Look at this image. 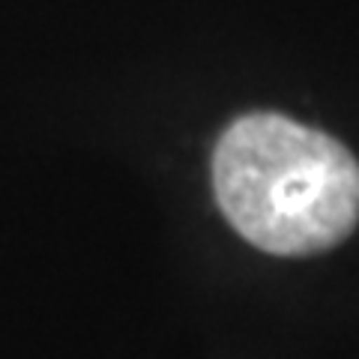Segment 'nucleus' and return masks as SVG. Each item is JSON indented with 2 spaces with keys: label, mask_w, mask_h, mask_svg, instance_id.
<instances>
[{
  "label": "nucleus",
  "mask_w": 359,
  "mask_h": 359,
  "mask_svg": "<svg viewBox=\"0 0 359 359\" xmlns=\"http://www.w3.org/2000/svg\"><path fill=\"white\" fill-rule=\"evenodd\" d=\"M212 189L233 231L269 255L327 252L359 222L353 153L282 114H245L224 129L212 153Z\"/></svg>",
  "instance_id": "f257e3e1"
}]
</instances>
